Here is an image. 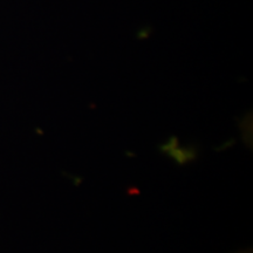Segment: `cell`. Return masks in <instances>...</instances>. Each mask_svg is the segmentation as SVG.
Segmentation results:
<instances>
[{"label": "cell", "instance_id": "obj_1", "mask_svg": "<svg viewBox=\"0 0 253 253\" xmlns=\"http://www.w3.org/2000/svg\"><path fill=\"white\" fill-rule=\"evenodd\" d=\"M245 253H250V252H245Z\"/></svg>", "mask_w": 253, "mask_h": 253}]
</instances>
